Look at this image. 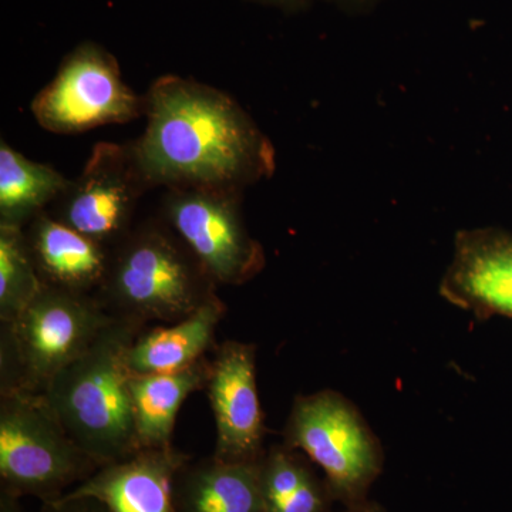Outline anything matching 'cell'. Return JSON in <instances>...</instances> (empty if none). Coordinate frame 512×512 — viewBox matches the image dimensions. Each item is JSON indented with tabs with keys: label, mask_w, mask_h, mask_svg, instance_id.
<instances>
[{
	"label": "cell",
	"mask_w": 512,
	"mask_h": 512,
	"mask_svg": "<svg viewBox=\"0 0 512 512\" xmlns=\"http://www.w3.org/2000/svg\"><path fill=\"white\" fill-rule=\"evenodd\" d=\"M147 126L131 143L148 187L244 191L272 177L274 144L229 94L165 74L144 97Z\"/></svg>",
	"instance_id": "obj_1"
},
{
	"label": "cell",
	"mask_w": 512,
	"mask_h": 512,
	"mask_svg": "<svg viewBox=\"0 0 512 512\" xmlns=\"http://www.w3.org/2000/svg\"><path fill=\"white\" fill-rule=\"evenodd\" d=\"M144 328L114 319L92 348L60 370L42 393L64 430L101 466L141 450L124 353Z\"/></svg>",
	"instance_id": "obj_2"
},
{
	"label": "cell",
	"mask_w": 512,
	"mask_h": 512,
	"mask_svg": "<svg viewBox=\"0 0 512 512\" xmlns=\"http://www.w3.org/2000/svg\"><path fill=\"white\" fill-rule=\"evenodd\" d=\"M217 284L161 218L131 229L111 252L96 298L111 316L141 326L187 318L218 295Z\"/></svg>",
	"instance_id": "obj_3"
},
{
	"label": "cell",
	"mask_w": 512,
	"mask_h": 512,
	"mask_svg": "<svg viewBox=\"0 0 512 512\" xmlns=\"http://www.w3.org/2000/svg\"><path fill=\"white\" fill-rule=\"evenodd\" d=\"M114 319L96 296L43 286L15 319L0 323V394H42Z\"/></svg>",
	"instance_id": "obj_4"
},
{
	"label": "cell",
	"mask_w": 512,
	"mask_h": 512,
	"mask_svg": "<svg viewBox=\"0 0 512 512\" xmlns=\"http://www.w3.org/2000/svg\"><path fill=\"white\" fill-rule=\"evenodd\" d=\"M100 467L42 394H0V493L56 503Z\"/></svg>",
	"instance_id": "obj_5"
},
{
	"label": "cell",
	"mask_w": 512,
	"mask_h": 512,
	"mask_svg": "<svg viewBox=\"0 0 512 512\" xmlns=\"http://www.w3.org/2000/svg\"><path fill=\"white\" fill-rule=\"evenodd\" d=\"M282 444L316 464L345 507L367 500L383 471L382 443L355 404L335 390L295 397Z\"/></svg>",
	"instance_id": "obj_6"
},
{
	"label": "cell",
	"mask_w": 512,
	"mask_h": 512,
	"mask_svg": "<svg viewBox=\"0 0 512 512\" xmlns=\"http://www.w3.org/2000/svg\"><path fill=\"white\" fill-rule=\"evenodd\" d=\"M241 201V191L177 188L161 204V220L217 286L247 284L265 268L264 247L249 232Z\"/></svg>",
	"instance_id": "obj_7"
},
{
	"label": "cell",
	"mask_w": 512,
	"mask_h": 512,
	"mask_svg": "<svg viewBox=\"0 0 512 512\" xmlns=\"http://www.w3.org/2000/svg\"><path fill=\"white\" fill-rule=\"evenodd\" d=\"M30 110L50 133L77 134L136 120L144 113V99L124 83L113 55L86 42L64 57L55 79L37 93Z\"/></svg>",
	"instance_id": "obj_8"
},
{
	"label": "cell",
	"mask_w": 512,
	"mask_h": 512,
	"mask_svg": "<svg viewBox=\"0 0 512 512\" xmlns=\"http://www.w3.org/2000/svg\"><path fill=\"white\" fill-rule=\"evenodd\" d=\"M150 190L130 144L99 143L82 174L56 201L52 214L80 234L113 249L130 234L137 202Z\"/></svg>",
	"instance_id": "obj_9"
},
{
	"label": "cell",
	"mask_w": 512,
	"mask_h": 512,
	"mask_svg": "<svg viewBox=\"0 0 512 512\" xmlns=\"http://www.w3.org/2000/svg\"><path fill=\"white\" fill-rule=\"evenodd\" d=\"M204 390L217 430L212 456L227 463L261 461L268 429L256 383L254 343L227 340L217 346Z\"/></svg>",
	"instance_id": "obj_10"
},
{
	"label": "cell",
	"mask_w": 512,
	"mask_h": 512,
	"mask_svg": "<svg viewBox=\"0 0 512 512\" xmlns=\"http://www.w3.org/2000/svg\"><path fill=\"white\" fill-rule=\"evenodd\" d=\"M440 293L477 318H512V234L497 228L458 232Z\"/></svg>",
	"instance_id": "obj_11"
},
{
	"label": "cell",
	"mask_w": 512,
	"mask_h": 512,
	"mask_svg": "<svg viewBox=\"0 0 512 512\" xmlns=\"http://www.w3.org/2000/svg\"><path fill=\"white\" fill-rule=\"evenodd\" d=\"M190 458L173 444L143 448L104 464L60 500L93 498L110 512H174V478Z\"/></svg>",
	"instance_id": "obj_12"
},
{
	"label": "cell",
	"mask_w": 512,
	"mask_h": 512,
	"mask_svg": "<svg viewBox=\"0 0 512 512\" xmlns=\"http://www.w3.org/2000/svg\"><path fill=\"white\" fill-rule=\"evenodd\" d=\"M23 231L43 285L97 296L109 271L113 249L80 234L47 211L37 215Z\"/></svg>",
	"instance_id": "obj_13"
},
{
	"label": "cell",
	"mask_w": 512,
	"mask_h": 512,
	"mask_svg": "<svg viewBox=\"0 0 512 512\" xmlns=\"http://www.w3.org/2000/svg\"><path fill=\"white\" fill-rule=\"evenodd\" d=\"M225 313L227 305L217 295L187 318L141 329L124 353L128 373L163 375L200 362L217 348L215 335Z\"/></svg>",
	"instance_id": "obj_14"
},
{
	"label": "cell",
	"mask_w": 512,
	"mask_h": 512,
	"mask_svg": "<svg viewBox=\"0 0 512 512\" xmlns=\"http://www.w3.org/2000/svg\"><path fill=\"white\" fill-rule=\"evenodd\" d=\"M173 503L174 512H266L261 461L190 458L174 478Z\"/></svg>",
	"instance_id": "obj_15"
},
{
	"label": "cell",
	"mask_w": 512,
	"mask_h": 512,
	"mask_svg": "<svg viewBox=\"0 0 512 512\" xmlns=\"http://www.w3.org/2000/svg\"><path fill=\"white\" fill-rule=\"evenodd\" d=\"M211 359L204 357L187 369L150 376H130L131 409L138 444L143 448L173 444L175 421L185 400L207 386Z\"/></svg>",
	"instance_id": "obj_16"
},
{
	"label": "cell",
	"mask_w": 512,
	"mask_h": 512,
	"mask_svg": "<svg viewBox=\"0 0 512 512\" xmlns=\"http://www.w3.org/2000/svg\"><path fill=\"white\" fill-rule=\"evenodd\" d=\"M72 180L0 143V225L25 229L69 190Z\"/></svg>",
	"instance_id": "obj_17"
},
{
	"label": "cell",
	"mask_w": 512,
	"mask_h": 512,
	"mask_svg": "<svg viewBox=\"0 0 512 512\" xmlns=\"http://www.w3.org/2000/svg\"><path fill=\"white\" fill-rule=\"evenodd\" d=\"M312 464L301 451L285 444L266 450L261 460L266 512H332L335 498Z\"/></svg>",
	"instance_id": "obj_18"
},
{
	"label": "cell",
	"mask_w": 512,
	"mask_h": 512,
	"mask_svg": "<svg viewBox=\"0 0 512 512\" xmlns=\"http://www.w3.org/2000/svg\"><path fill=\"white\" fill-rule=\"evenodd\" d=\"M43 286L25 231L0 225V323L15 319Z\"/></svg>",
	"instance_id": "obj_19"
},
{
	"label": "cell",
	"mask_w": 512,
	"mask_h": 512,
	"mask_svg": "<svg viewBox=\"0 0 512 512\" xmlns=\"http://www.w3.org/2000/svg\"><path fill=\"white\" fill-rule=\"evenodd\" d=\"M0 512H110L100 501L93 498L60 500L56 503L42 504L37 511H28L22 507L19 498L0 493Z\"/></svg>",
	"instance_id": "obj_20"
},
{
	"label": "cell",
	"mask_w": 512,
	"mask_h": 512,
	"mask_svg": "<svg viewBox=\"0 0 512 512\" xmlns=\"http://www.w3.org/2000/svg\"><path fill=\"white\" fill-rule=\"evenodd\" d=\"M345 512H386L382 505L375 503V501H370L369 498L365 501H360V503L349 505L346 507Z\"/></svg>",
	"instance_id": "obj_21"
},
{
	"label": "cell",
	"mask_w": 512,
	"mask_h": 512,
	"mask_svg": "<svg viewBox=\"0 0 512 512\" xmlns=\"http://www.w3.org/2000/svg\"><path fill=\"white\" fill-rule=\"evenodd\" d=\"M258 2L268 3V5L281 6V8L293 9L305 5L309 0H258Z\"/></svg>",
	"instance_id": "obj_22"
}]
</instances>
